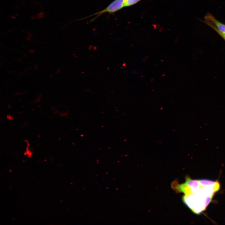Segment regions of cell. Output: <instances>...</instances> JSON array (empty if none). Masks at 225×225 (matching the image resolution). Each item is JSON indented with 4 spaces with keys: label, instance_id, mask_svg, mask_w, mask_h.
Segmentation results:
<instances>
[{
    "label": "cell",
    "instance_id": "6da1fadb",
    "mask_svg": "<svg viewBox=\"0 0 225 225\" xmlns=\"http://www.w3.org/2000/svg\"><path fill=\"white\" fill-rule=\"evenodd\" d=\"M201 185L200 188L195 193L184 195L182 198L184 203L196 214L205 210L216 192L211 188Z\"/></svg>",
    "mask_w": 225,
    "mask_h": 225
},
{
    "label": "cell",
    "instance_id": "7a4b0ae2",
    "mask_svg": "<svg viewBox=\"0 0 225 225\" xmlns=\"http://www.w3.org/2000/svg\"><path fill=\"white\" fill-rule=\"evenodd\" d=\"M204 22L212 28L219 35H225V24L217 19L210 13L206 15L204 18Z\"/></svg>",
    "mask_w": 225,
    "mask_h": 225
},
{
    "label": "cell",
    "instance_id": "3957f363",
    "mask_svg": "<svg viewBox=\"0 0 225 225\" xmlns=\"http://www.w3.org/2000/svg\"><path fill=\"white\" fill-rule=\"evenodd\" d=\"M125 0H114L110 3L104 9L96 12L92 15L89 16L87 17L91 16H96L95 18L92 20V21L100 15L105 13H108L109 14H112L120 10L124 7V2Z\"/></svg>",
    "mask_w": 225,
    "mask_h": 225
},
{
    "label": "cell",
    "instance_id": "277c9868",
    "mask_svg": "<svg viewBox=\"0 0 225 225\" xmlns=\"http://www.w3.org/2000/svg\"><path fill=\"white\" fill-rule=\"evenodd\" d=\"M142 0H125L124 7H129L133 5Z\"/></svg>",
    "mask_w": 225,
    "mask_h": 225
},
{
    "label": "cell",
    "instance_id": "5b68a950",
    "mask_svg": "<svg viewBox=\"0 0 225 225\" xmlns=\"http://www.w3.org/2000/svg\"><path fill=\"white\" fill-rule=\"evenodd\" d=\"M28 52L30 53H33L35 52V51L33 49H30Z\"/></svg>",
    "mask_w": 225,
    "mask_h": 225
},
{
    "label": "cell",
    "instance_id": "8992f818",
    "mask_svg": "<svg viewBox=\"0 0 225 225\" xmlns=\"http://www.w3.org/2000/svg\"><path fill=\"white\" fill-rule=\"evenodd\" d=\"M225 40V35L223 34H219Z\"/></svg>",
    "mask_w": 225,
    "mask_h": 225
}]
</instances>
